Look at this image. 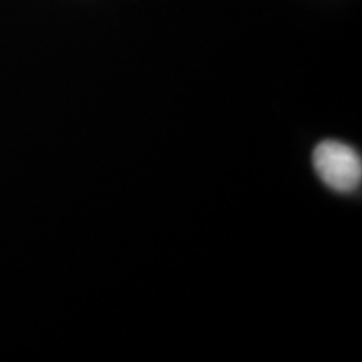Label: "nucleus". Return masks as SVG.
<instances>
[{
	"instance_id": "nucleus-1",
	"label": "nucleus",
	"mask_w": 362,
	"mask_h": 362,
	"mask_svg": "<svg viewBox=\"0 0 362 362\" xmlns=\"http://www.w3.org/2000/svg\"><path fill=\"white\" fill-rule=\"evenodd\" d=\"M314 168L336 192H354L362 180V160L354 148L339 141H324L314 151Z\"/></svg>"
}]
</instances>
